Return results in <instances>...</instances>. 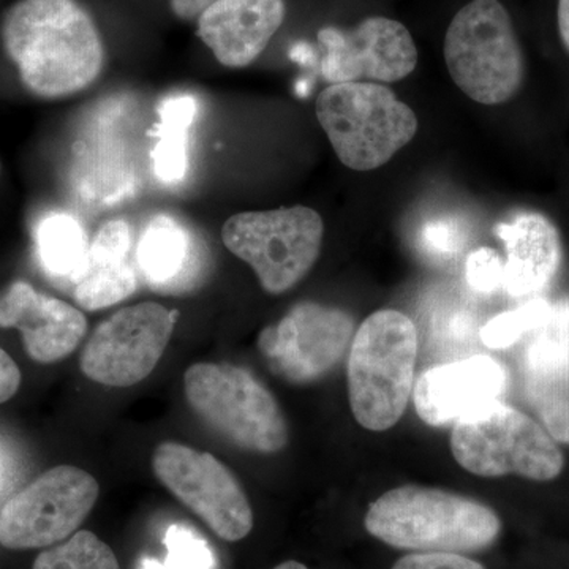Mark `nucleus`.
<instances>
[{"label":"nucleus","instance_id":"nucleus-1","mask_svg":"<svg viewBox=\"0 0 569 569\" xmlns=\"http://www.w3.org/2000/svg\"><path fill=\"white\" fill-rule=\"evenodd\" d=\"M2 43L22 84L41 99L84 91L103 70L102 36L78 0H18L3 17Z\"/></svg>","mask_w":569,"mask_h":569},{"label":"nucleus","instance_id":"nucleus-2","mask_svg":"<svg viewBox=\"0 0 569 569\" xmlns=\"http://www.w3.org/2000/svg\"><path fill=\"white\" fill-rule=\"evenodd\" d=\"M365 526L373 538L413 552H478L501 531L497 512L443 489L402 486L370 505Z\"/></svg>","mask_w":569,"mask_h":569},{"label":"nucleus","instance_id":"nucleus-3","mask_svg":"<svg viewBox=\"0 0 569 569\" xmlns=\"http://www.w3.org/2000/svg\"><path fill=\"white\" fill-rule=\"evenodd\" d=\"M417 358V326L406 313L378 310L359 326L348 358V397L365 429L383 432L402 418Z\"/></svg>","mask_w":569,"mask_h":569},{"label":"nucleus","instance_id":"nucleus-4","mask_svg":"<svg viewBox=\"0 0 569 569\" xmlns=\"http://www.w3.org/2000/svg\"><path fill=\"white\" fill-rule=\"evenodd\" d=\"M316 112L337 159L353 171L383 167L418 132L415 111L378 82L329 84Z\"/></svg>","mask_w":569,"mask_h":569},{"label":"nucleus","instance_id":"nucleus-5","mask_svg":"<svg viewBox=\"0 0 569 569\" xmlns=\"http://www.w3.org/2000/svg\"><path fill=\"white\" fill-rule=\"evenodd\" d=\"M452 81L473 102L507 103L522 86L526 62L508 10L498 0H471L445 37Z\"/></svg>","mask_w":569,"mask_h":569},{"label":"nucleus","instance_id":"nucleus-6","mask_svg":"<svg viewBox=\"0 0 569 569\" xmlns=\"http://www.w3.org/2000/svg\"><path fill=\"white\" fill-rule=\"evenodd\" d=\"M187 402L206 426L236 447L279 452L288 425L274 396L246 369L227 362H198L183 376Z\"/></svg>","mask_w":569,"mask_h":569},{"label":"nucleus","instance_id":"nucleus-7","mask_svg":"<svg viewBox=\"0 0 569 569\" xmlns=\"http://www.w3.org/2000/svg\"><path fill=\"white\" fill-rule=\"evenodd\" d=\"M451 451L460 467L486 478L519 475L550 481L565 466L548 430L500 400L456 422Z\"/></svg>","mask_w":569,"mask_h":569},{"label":"nucleus","instance_id":"nucleus-8","mask_svg":"<svg viewBox=\"0 0 569 569\" xmlns=\"http://www.w3.org/2000/svg\"><path fill=\"white\" fill-rule=\"evenodd\" d=\"M323 236V219L306 206L234 213L222 228L224 247L253 269L269 295L287 293L309 274Z\"/></svg>","mask_w":569,"mask_h":569},{"label":"nucleus","instance_id":"nucleus-9","mask_svg":"<svg viewBox=\"0 0 569 569\" xmlns=\"http://www.w3.org/2000/svg\"><path fill=\"white\" fill-rule=\"evenodd\" d=\"M97 479L78 467L44 471L0 511V545L11 550L51 548L77 533L99 498Z\"/></svg>","mask_w":569,"mask_h":569},{"label":"nucleus","instance_id":"nucleus-10","mask_svg":"<svg viewBox=\"0 0 569 569\" xmlns=\"http://www.w3.org/2000/svg\"><path fill=\"white\" fill-rule=\"evenodd\" d=\"M152 468L164 488L224 541L244 539L253 529V512L241 482L219 459L186 445H159Z\"/></svg>","mask_w":569,"mask_h":569},{"label":"nucleus","instance_id":"nucleus-11","mask_svg":"<svg viewBox=\"0 0 569 569\" xmlns=\"http://www.w3.org/2000/svg\"><path fill=\"white\" fill-rule=\"evenodd\" d=\"M178 312L157 302L123 307L97 326L82 350L81 372L104 387L140 383L159 365Z\"/></svg>","mask_w":569,"mask_h":569},{"label":"nucleus","instance_id":"nucleus-12","mask_svg":"<svg viewBox=\"0 0 569 569\" xmlns=\"http://www.w3.org/2000/svg\"><path fill=\"white\" fill-rule=\"evenodd\" d=\"M353 331V320L343 310L301 302L279 323L263 329L258 347L277 376L293 383H310L335 369Z\"/></svg>","mask_w":569,"mask_h":569},{"label":"nucleus","instance_id":"nucleus-13","mask_svg":"<svg viewBox=\"0 0 569 569\" xmlns=\"http://www.w3.org/2000/svg\"><path fill=\"white\" fill-rule=\"evenodd\" d=\"M321 74L329 84L342 82H397L418 63L410 31L396 20L372 17L353 29L323 28Z\"/></svg>","mask_w":569,"mask_h":569},{"label":"nucleus","instance_id":"nucleus-14","mask_svg":"<svg viewBox=\"0 0 569 569\" xmlns=\"http://www.w3.org/2000/svg\"><path fill=\"white\" fill-rule=\"evenodd\" d=\"M507 387V369L497 359L478 355L426 370L411 395L419 418L440 427L498 402Z\"/></svg>","mask_w":569,"mask_h":569},{"label":"nucleus","instance_id":"nucleus-15","mask_svg":"<svg viewBox=\"0 0 569 569\" xmlns=\"http://www.w3.org/2000/svg\"><path fill=\"white\" fill-rule=\"evenodd\" d=\"M0 328L18 329L33 361L52 365L77 350L88 320L77 307L18 280L0 296Z\"/></svg>","mask_w":569,"mask_h":569},{"label":"nucleus","instance_id":"nucleus-16","mask_svg":"<svg viewBox=\"0 0 569 569\" xmlns=\"http://www.w3.org/2000/svg\"><path fill=\"white\" fill-rule=\"evenodd\" d=\"M284 20L283 0H216L198 18V37L228 69L260 58Z\"/></svg>","mask_w":569,"mask_h":569},{"label":"nucleus","instance_id":"nucleus-17","mask_svg":"<svg viewBox=\"0 0 569 569\" xmlns=\"http://www.w3.org/2000/svg\"><path fill=\"white\" fill-rule=\"evenodd\" d=\"M496 233L507 249L505 282L515 298L545 290L561 261L559 230L548 217L538 212H520L508 222L497 224Z\"/></svg>","mask_w":569,"mask_h":569},{"label":"nucleus","instance_id":"nucleus-18","mask_svg":"<svg viewBox=\"0 0 569 569\" xmlns=\"http://www.w3.org/2000/svg\"><path fill=\"white\" fill-rule=\"evenodd\" d=\"M132 230L123 219L104 222L89 242L88 260L73 282L78 305L89 312L126 301L137 291L132 261Z\"/></svg>","mask_w":569,"mask_h":569},{"label":"nucleus","instance_id":"nucleus-19","mask_svg":"<svg viewBox=\"0 0 569 569\" xmlns=\"http://www.w3.org/2000/svg\"><path fill=\"white\" fill-rule=\"evenodd\" d=\"M138 268L159 291L181 290L200 271V246L186 224L170 216L153 217L137 246Z\"/></svg>","mask_w":569,"mask_h":569},{"label":"nucleus","instance_id":"nucleus-20","mask_svg":"<svg viewBox=\"0 0 569 569\" xmlns=\"http://www.w3.org/2000/svg\"><path fill=\"white\" fill-rule=\"evenodd\" d=\"M526 396L553 440L569 443V351L535 336L523 361Z\"/></svg>","mask_w":569,"mask_h":569},{"label":"nucleus","instance_id":"nucleus-21","mask_svg":"<svg viewBox=\"0 0 569 569\" xmlns=\"http://www.w3.org/2000/svg\"><path fill=\"white\" fill-rule=\"evenodd\" d=\"M198 104L192 96H173L159 108L157 141L152 151L153 176L167 186H176L189 171V138Z\"/></svg>","mask_w":569,"mask_h":569},{"label":"nucleus","instance_id":"nucleus-22","mask_svg":"<svg viewBox=\"0 0 569 569\" xmlns=\"http://www.w3.org/2000/svg\"><path fill=\"white\" fill-rule=\"evenodd\" d=\"M33 238L44 271L73 283L84 268L91 242L80 220L69 212L47 213L37 223Z\"/></svg>","mask_w":569,"mask_h":569},{"label":"nucleus","instance_id":"nucleus-23","mask_svg":"<svg viewBox=\"0 0 569 569\" xmlns=\"http://www.w3.org/2000/svg\"><path fill=\"white\" fill-rule=\"evenodd\" d=\"M32 569H121L110 546L81 530L66 541L51 546L33 561Z\"/></svg>","mask_w":569,"mask_h":569},{"label":"nucleus","instance_id":"nucleus-24","mask_svg":"<svg viewBox=\"0 0 569 569\" xmlns=\"http://www.w3.org/2000/svg\"><path fill=\"white\" fill-rule=\"evenodd\" d=\"M167 559L146 557L138 569H216L217 560L211 546L197 531L174 523L164 533Z\"/></svg>","mask_w":569,"mask_h":569},{"label":"nucleus","instance_id":"nucleus-25","mask_svg":"<svg viewBox=\"0 0 569 569\" xmlns=\"http://www.w3.org/2000/svg\"><path fill=\"white\" fill-rule=\"evenodd\" d=\"M549 310L550 302L546 299H531L518 309L490 318L488 323L482 326L479 337L486 347L492 350H505L515 346L529 332L537 331L539 326L545 323Z\"/></svg>","mask_w":569,"mask_h":569},{"label":"nucleus","instance_id":"nucleus-26","mask_svg":"<svg viewBox=\"0 0 569 569\" xmlns=\"http://www.w3.org/2000/svg\"><path fill=\"white\" fill-rule=\"evenodd\" d=\"M466 274L471 290L481 295H492L498 288L503 287L505 263L496 250L482 247L468 257Z\"/></svg>","mask_w":569,"mask_h":569},{"label":"nucleus","instance_id":"nucleus-27","mask_svg":"<svg viewBox=\"0 0 569 569\" xmlns=\"http://www.w3.org/2000/svg\"><path fill=\"white\" fill-rule=\"evenodd\" d=\"M392 569H486L462 553L413 552L397 560Z\"/></svg>","mask_w":569,"mask_h":569},{"label":"nucleus","instance_id":"nucleus-28","mask_svg":"<svg viewBox=\"0 0 569 569\" xmlns=\"http://www.w3.org/2000/svg\"><path fill=\"white\" fill-rule=\"evenodd\" d=\"M535 336L569 351V298L550 305L548 317L535 331Z\"/></svg>","mask_w":569,"mask_h":569},{"label":"nucleus","instance_id":"nucleus-29","mask_svg":"<svg viewBox=\"0 0 569 569\" xmlns=\"http://www.w3.org/2000/svg\"><path fill=\"white\" fill-rule=\"evenodd\" d=\"M422 246L436 257H451L459 249L458 230L443 222L429 224L422 234Z\"/></svg>","mask_w":569,"mask_h":569},{"label":"nucleus","instance_id":"nucleus-30","mask_svg":"<svg viewBox=\"0 0 569 569\" xmlns=\"http://www.w3.org/2000/svg\"><path fill=\"white\" fill-rule=\"evenodd\" d=\"M21 387V372L17 362L0 347V403L9 402Z\"/></svg>","mask_w":569,"mask_h":569},{"label":"nucleus","instance_id":"nucleus-31","mask_svg":"<svg viewBox=\"0 0 569 569\" xmlns=\"http://www.w3.org/2000/svg\"><path fill=\"white\" fill-rule=\"evenodd\" d=\"M213 2L216 0H171V9L182 20H194Z\"/></svg>","mask_w":569,"mask_h":569},{"label":"nucleus","instance_id":"nucleus-32","mask_svg":"<svg viewBox=\"0 0 569 569\" xmlns=\"http://www.w3.org/2000/svg\"><path fill=\"white\" fill-rule=\"evenodd\" d=\"M557 22H559L561 43H563L565 50L569 52V0H559Z\"/></svg>","mask_w":569,"mask_h":569},{"label":"nucleus","instance_id":"nucleus-33","mask_svg":"<svg viewBox=\"0 0 569 569\" xmlns=\"http://www.w3.org/2000/svg\"><path fill=\"white\" fill-rule=\"evenodd\" d=\"M274 569H309L305 567V565L299 563V561H283V563H280L279 567H276Z\"/></svg>","mask_w":569,"mask_h":569}]
</instances>
